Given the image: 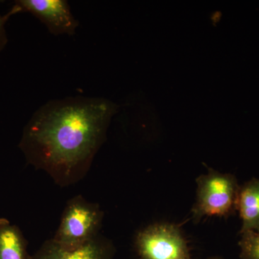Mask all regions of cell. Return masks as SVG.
I'll return each mask as SVG.
<instances>
[{
	"label": "cell",
	"instance_id": "277c9868",
	"mask_svg": "<svg viewBox=\"0 0 259 259\" xmlns=\"http://www.w3.org/2000/svg\"><path fill=\"white\" fill-rule=\"evenodd\" d=\"M135 243L141 259H191L185 237L172 223L150 225L139 232Z\"/></svg>",
	"mask_w": 259,
	"mask_h": 259
},
{
	"label": "cell",
	"instance_id": "ba28073f",
	"mask_svg": "<svg viewBox=\"0 0 259 259\" xmlns=\"http://www.w3.org/2000/svg\"><path fill=\"white\" fill-rule=\"evenodd\" d=\"M27 241L20 228L0 218V259H29Z\"/></svg>",
	"mask_w": 259,
	"mask_h": 259
},
{
	"label": "cell",
	"instance_id": "6da1fadb",
	"mask_svg": "<svg viewBox=\"0 0 259 259\" xmlns=\"http://www.w3.org/2000/svg\"><path fill=\"white\" fill-rule=\"evenodd\" d=\"M118 106L100 97H67L40 107L24 127L19 148L28 163L69 185L88 171Z\"/></svg>",
	"mask_w": 259,
	"mask_h": 259
},
{
	"label": "cell",
	"instance_id": "5b68a950",
	"mask_svg": "<svg viewBox=\"0 0 259 259\" xmlns=\"http://www.w3.org/2000/svg\"><path fill=\"white\" fill-rule=\"evenodd\" d=\"M15 4L39 19L53 35H73L79 26L65 0H18Z\"/></svg>",
	"mask_w": 259,
	"mask_h": 259
},
{
	"label": "cell",
	"instance_id": "52a82bcc",
	"mask_svg": "<svg viewBox=\"0 0 259 259\" xmlns=\"http://www.w3.org/2000/svg\"><path fill=\"white\" fill-rule=\"evenodd\" d=\"M236 211L241 220L240 233L259 231V179H252L241 186Z\"/></svg>",
	"mask_w": 259,
	"mask_h": 259
},
{
	"label": "cell",
	"instance_id": "3957f363",
	"mask_svg": "<svg viewBox=\"0 0 259 259\" xmlns=\"http://www.w3.org/2000/svg\"><path fill=\"white\" fill-rule=\"evenodd\" d=\"M102 220L103 212L98 204L77 196L65 207L60 225L52 239L65 247L84 244L99 236Z\"/></svg>",
	"mask_w": 259,
	"mask_h": 259
},
{
	"label": "cell",
	"instance_id": "9c48e42d",
	"mask_svg": "<svg viewBox=\"0 0 259 259\" xmlns=\"http://www.w3.org/2000/svg\"><path fill=\"white\" fill-rule=\"evenodd\" d=\"M240 258L259 259V231L240 233Z\"/></svg>",
	"mask_w": 259,
	"mask_h": 259
},
{
	"label": "cell",
	"instance_id": "7a4b0ae2",
	"mask_svg": "<svg viewBox=\"0 0 259 259\" xmlns=\"http://www.w3.org/2000/svg\"><path fill=\"white\" fill-rule=\"evenodd\" d=\"M240 187L231 174L210 169L197 179V195L192 209V218H226L236 211Z\"/></svg>",
	"mask_w": 259,
	"mask_h": 259
},
{
	"label": "cell",
	"instance_id": "30bf717a",
	"mask_svg": "<svg viewBox=\"0 0 259 259\" xmlns=\"http://www.w3.org/2000/svg\"><path fill=\"white\" fill-rule=\"evenodd\" d=\"M20 13H22V10L20 9V7L16 4H14L13 8L6 14H0V52L4 49L5 46L8 44V36H7L5 25L8 23V20L13 15H16Z\"/></svg>",
	"mask_w": 259,
	"mask_h": 259
},
{
	"label": "cell",
	"instance_id": "8fae6325",
	"mask_svg": "<svg viewBox=\"0 0 259 259\" xmlns=\"http://www.w3.org/2000/svg\"><path fill=\"white\" fill-rule=\"evenodd\" d=\"M208 259H223L221 258H219V257H212V258H208Z\"/></svg>",
	"mask_w": 259,
	"mask_h": 259
},
{
	"label": "cell",
	"instance_id": "8992f818",
	"mask_svg": "<svg viewBox=\"0 0 259 259\" xmlns=\"http://www.w3.org/2000/svg\"><path fill=\"white\" fill-rule=\"evenodd\" d=\"M113 245L101 236L79 246L65 247L48 240L29 259H112Z\"/></svg>",
	"mask_w": 259,
	"mask_h": 259
}]
</instances>
